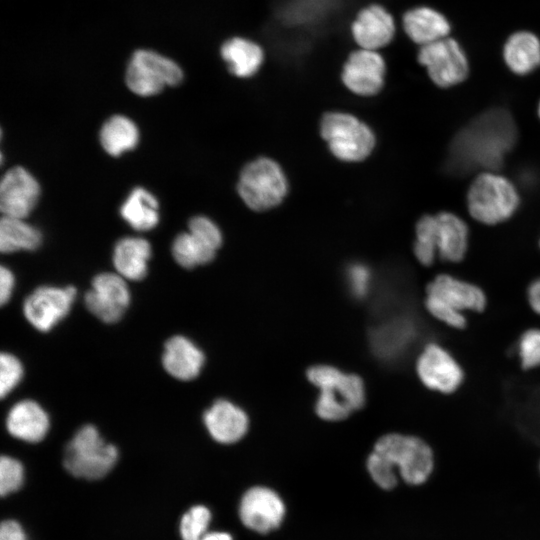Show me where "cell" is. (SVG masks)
I'll use <instances>...</instances> for the list:
<instances>
[{
    "label": "cell",
    "mask_w": 540,
    "mask_h": 540,
    "mask_svg": "<svg viewBox=\"0 0 540 540\" xmlns=\"http://www.w3.org/2000/svg\"><path fill=\"white\" fill-rule=\"evenodd\" d=\"M516 137V126L508 111L500 108L488 110L455 136L447 167L458 175L478 169L495 171L503 164Z\"/></svg>",
    "instance_id": "obj_1"
},
{
    "label": "cell",
    "mask_w": 540,
    "mask_h": 540,
    "mask_svg": "<svg viewBox=\"0 0 540 540\" xmlns=\"http://www.w3.org/2000/svg\"><path fill=\"white\" fill-rule=\"evenodd\" d=\"M307 377L319 389L315 409L325 420H342L365 402L364 384L357 375L343 373L328 365H317L308 370Z\"/></svg>",
    "instance_id": "obj_2"
},
{
    "label": "cell",
    "mask_w": 540,
    "mask_h": 540,
    "mask_svg": "<svg viewBox=\"0 0 540 540\" xmlns=\"http://www.w3.org/2000/svg\"><path fill=\"white\" fill-rule=\"evenodd\" d=\"M119 457L115 445L108 443L91 424L79 428L64 452V467L75 477L96 480L108 474Z\"/></svg>",
    "instance_id": "obj_3"
},
{
    "label": "cell",
    "mask_w": 540,
    "mask_h": 540,
    "mask_svg": "<svg viewBox=\"0 0 540 540\" xmlns=\"http://www.w3.org/2000/svg\"><path fill=\"white\" fill-rule=\"evenodd\" d=\"M520 198L514 184L495 171L481 172L467 193L470 215L484 224H497L510 218L519 206Z\"/></svg>",
    "instance_id": "obj_4"
},
{
    "label": "cell",
    "mask_w": 540,
    "mask_h": 540,
    "mask_svg": "<svg viewBox=\"0 0 540 540\" xmlns=\"http://www.w3.org/2000/svg\"><path fill=\"white\" fill-rule=\"evenodd\" d=\"M372 453L395 471L397 469L402 479L411 485L424 483L434 467L431 447L416 436L386 434L376 442Z\"/></svg>",
    "instance_id": "obj_5"
},
{
    "label": "cell",
    "mask_w": 540,
    "mask_h": 540,
    "mask_svg": "<svg viewBox=\"0 0 540 540\" xmlns=\"http://www.w3.org/2000/svg\"><path fill=\"white\" fill-rule=\"evenodd\" d=\"M238 192L248 207L264 211L282 201L287 192V181L276 162L260 158L242 170Z\"/></svg>",
    "instance_id": "obj_6"
},
{
    "label": "cell",
    "mask_w": 540,
    "mask_h": 540,
    "mask_svg": "<svg viewBox=\"0 0 540 540\" xmlns=\"http://www.w3.org/2000/svg\"><path fill=\"white\" fill-rule=\"evenodd\" d=\"M321 134L332 153L345 161L365 159L375 144L370 128L348 113H327L321 121Z\"/></svg>",
    "instance_id": "obj_7"
},
{
    "label": "cell",
    "mask_w": 540,
    "mask_h": 540,
    "mask_svg": "<svg viewBox=\"0 0 540 540\" xmlns=\"http://www.w3.org/2000/svg\"><path fill=\"white\" fill-rule=\"evenodd\" d=\"M182 80L183 71L177 63L144 49L134 52L125 75L127 87L143 97L157 95L166 86H177Z\"/></svg>",
    "instance_id": "obj_8"
},
{
    "label": "cell",
    "mask_w": 540,
    "mask_h": 540,
    "mask_svg": "<svg viewBox=\"0 0 540 540\" xmlns=\"http://www.w3.org/2000/svg\"><path fill=\"white\" fill-rule=\"evenodd\" d=\"M417 60L426 68L432 82L443 88L463 82L469 72L464 51L456 40L448 36L421 46Z\"/></svg>",
    "instance_id": "obj_9"
},
{
    "label": "cell",
    "mask_w": 540,
    "mask_h": 540,
    "mask_svg": "<svg viewBox=\"0 0 540 540\" xmlns=\"http://www.w3.org/2000/svg\"><path fill=\"white\" fill-rule=\"evenodd\" d=\"M74 286H40L23 303L26 320L38 331L49 332L70 312L76 299Z\"/></svg>",
    "instance_id": "obj_10"
},
{
    "label": "cell",
    "mask_w": 540,
    "mask_h": 540,
    "mask_svg": "<svg viewBox=\"0 0 540 540\" xmlns=\"http://www.w3.org/2000/svg\"><path fill=\"white\" fill-rule=\"evenodd\" d=\"M416 372L425 387L442 394L455 392L464 380L463 369L456 358L436 342L428 343L421 350Z\"/></svg>",
    "instance_id": "obj_11"
},
{
    "label": "cell",
    "mask_w": 540,
    "mask_h": 540,
    "mask_svg": "<svg viewBox=\"0 0 540 540\" xmlns=\"http://www.w3.org/2000/svg\"><path fill=\"white\" fill-rule=\"evenodd\" d=\"M131 300L126 279L118 273L97 274L90 289L84 296L86 308L104 323L119 321L125 314Z\"/></svg>",
    "instance_id": "obj_12"
},
{
    "label": "cell",
    "mask_w": 540,
    "mask_h": 540,
    "mask_svg": "<svg viewBox=\"0 0 540 540\" xmlns=\"http://www.w3.org/2000/svg\"><path fill=\"white\" fill-rule=\"evenodd\" d=\"M386 71V62L380 51L357 47L343 63L341 80L352 93L373 96L382 90Z\"/></svg>",
    "instance_id": "obj_13"
},
{
    "label": "cell",
    "mask_w": 540,
    "mask_h": 540,
    "mask_svg": "<svg viewBox=\"0 0 540 540\" xmlns=\"http://www.w3.org/2000/svg\"><path fill=\"white\" fill-rule=\"evenodd\" d=\"M40 193L39 182L27 169L12 167L4 174L0 184L3 216L24 219L36 207Z\"/></svg>",
    "instance_id": "obj_14"
},
{
    "label": "cell",
    "mask_w": 540,
    "mask_h": 540,
    "mask_svg": "<svg viewBox=\"0 0 540 540\" xmlns=\"http://www.w3.org/2000/svg\"><path fill=\"white\" fill-rule=\"evenodd\" d=\"M350 31L357 47L380 51L394 39L396 22L384 6L372 3L357 12Z\"/></svg>",
    "instance_id": "obj_15"
},
{
    "label": "cell",
    "mask_w": 540,
    "mask_h": 540,
    "mask_svg": "<svg viewBox=\"0 0 540 540\" xmlns=\"http://www.w3.org/2000/svg\"><path fill=\"white\" fill-rule=\"evenodd\" d=\"M285 507L281 498L266 487H253L242 497L239 515L243 524L259 533L277 528L283 520Z\"/></svg>",
    "instance_id": "obj_16"
},
{
    "label": "cell",
    "mask_w": 540,
    "mask_h": 540,
    "mask_svg": "<svg viewBox=\"0 0 540 540\" xmlns=\"http://www.w3.org/2000/svg\"><path fill=\"white\" fill-rule=\"evenodd\" d=\"M161 361L170 376L180 381H190L200 374L205 356L192 340L183 335H174L165 342Z\"/></svg>",
    "instance_id": "obj_17"
},
{
    "label": "cell",
    "mask_w": 540,
    "mask_h": 540,
    "mask_svg": "<svg viewBox=\"0 0 540 540\" xmlns=\"http://www.w3.org/2000/svg\"><path fill=\"white\" fill-rule=\"evenodd\" d=\"M5 425L14 438L27 443H38L48 434L50 418L39 403L25 399L10 408Z\"/></svg>",
    "instance_id": "obj_18"
},
{
    "label": "cell",
    "mask_w": 540,
    "mask_h": 540,
    "mask_svg": "<svg viewBox=\"0 0 540 540\" xmlns=\"http://www.w3.org/2000/svg\"><path fill=\"white\" fill-rule=\"evenodd\" d=\"M203 423L210 436L222 444L240 440L248 428L246 413L225 399L215 401L204 412Z\"/></svg>",
    "instance_id": "obj_19"
},
{
    "label": "cell",
    "mask_w": 540,
    "mask_h": 540,
    "mask_svg": "<svg viewBox=\"0 0 540 540\" xmlns=\"http://www.w3.org/2000/svg\"><path fill=\"white\" fill-rule=\"evenodd\" d=\"M426 294L440 298L463 313L480 312L487 304L486 295L480 287L448 274L436 276L427 285Z\"/></svg>",
    "instance_id": "obj_20"
},
{
    "label": "cell",
    "mask_w": 540,
    "mask_h": 540,
    "mask_svg": "<svg viewBox=\"0 0 540 540\" xmlns=\"http://www.w3.org/2000/svg\"><path fill=\"white\" fill-rule=\"evenodd\" d=\"M220 55L228 70L242 79L256 75L265 62L263 47L255 40L243 36L225 40L220 47Z\"/></svg>",
    "instance_id": "obj_21"
},
{
    "label": "cell",
    "mask_w": 540,
    "mask_h": 540,
    "mask_svg": "<svg viewBox=\"0 0 540 540\" xmlns=\"http://www.w3.org/2000/svg\"><path fill=\"white\" fill-rule=\"evenodd\" d=\"M402 27L408 38L420 47L445 38L450 32L446 17L428 6L407 10L402 17Z\"/></svg>",
    "instance_id": "obj_22"
},
{
    "label": "cell",
    "mask_w": 540,
    "mask_h": 540,
    "mask_svg": "<svg viewBox=\"0 0 540 540\" xmlns=\"http://www.w3.org/2000/svg\"><path fill=\"white\" fill-rule=\"evenodd\" d=\"M152 256L150 243L141 237H124L113 249V264L117 273L126 280H142L148 272Z\"/></svg>",
    "instance_id": "obj_23"
},
{
    "label": "cell",
    "mask_w": 540,
    "mask_h": 540,
    "mask_svg": "<svg viewBox=\"0 0 540 540\" xmlns=\"http://www.w3.org/2000/svg\"><path fill=\"white\" fill-rule=\"evenodd\" d=\"M437 220V252L447 262L461 261L468 248V227L457 215L441 212Z\"/></svg>",
    "instance_id": "obj_24"
},
{
    "label": "cell",
    "mask_w": 540,
    "mask_h": 540,
    "mask_svg": "<svg viewBox=\"0 0 540 540\" xmlns=\"http://www.w3.org/2000/svg\"><path fill=\"white\" fill-rule=\"evenodd\" d=\"M503 58L509 69L518 75H526L540 66V40L532 32L513 33L503 48Z\"/></svg>",
    "instance_id": "obj_25"
},
{
    "label": "cell",
    "mask_w": 540,
    "mask_h": 540,
    "mask_svg": "<svg viewBox=\"0 0 540 540\" xmlns=\"http://www.w3.org/2000/svg\"><path fill=\"white\" fill-rule=\"evenodd\" d=\"M120 215L136 231H149L159 223L157 198L143 187L134 188L120 206Z\"/></svg>",
    "instance_id": "obj_26"
},
{
    "label": "cell",
    "mask_w": 540,
    "mask_h": 540,
    "mask_svg": "<svg viewBox=\"0 0 540 540\" xmlns=\"http://www.w3.org/2000/svg\"><path fill=\"white\" fill-rule=\"evenodd\" d=\"M140 138L136 123L124 115L107 119L99 132V141L106 153L118 157L133 150Z\"/></svg>",
    "instance_id": "obj_27"
},
{
    "label": "cell",
    "mask_w": 540,
    "mask_h": 540,
    "mask_svg": "<svg viewBox=\"0 0 540 540\" xmlns=\"http://www.w3.org/2000/svg\"><path fill=\"white\" fill-rule=\"evenodd\" d=\"M41 231L22 218L3 216L0 222V249L3 253L34 251L41 246Z\"/></svg>",
    "instance_id": "obj_28"
},
{
    "label": "cell",
    "mask_w": 540,
    "mask_h": 540,
    "mask_svg": "<svg viewBox=\"0 0 540 540\" xmlns=\"http://www.w3.org/2000/svg\"><path fill=\"white\" fill-rule=\"evenodd\" d=\"M171 252L177 264L187 269L207 264L216 255V250L207 246L189 231L175 237Z\"/></svg>",
    "instance_id": "obj_29"
},
{
    "label": "cell",
    "mask_w": 540,
    "mask_h": 540,
    "mask_svg": "<svg viewBox=\"0 0 540 540\" xmlns=\"http://www.w3.org/2000/svg\"><path fill=\"white\" fill-rule=\"evenodd\" d=\"M414 253L423 265H431L434 262L438 255L436 215H425L417 222Z\"/></svg>",
    "instance_id": "obj_30"
},
{
    "label": "cell",
    "mask_w": 540,
    "mask_h": 540,
    "mask_svg": "<svg viewBox=\"0 0 540 540\" xmlns=\"http://www.w3.org/2000/svg\"><path fill=\"white\" fill-rule=\"evenodd\" d=\"M211 520L209 509L202 505L190 508L180 522V534L183 540H201Z\"/></svg>",
    "instance_id": "obj_31"
},
{
    "label": "cell",
    "mask_w": 540,
    "mask_h": 540,
    "mask_svg": "<svg viewBox=\"0 0 540 540\" xmlns=\"http://www.w3.org/2000/svg\"><path fill=\"white\" fill-rule=\"evenodd\" d=\"M424 304L427 312L433 318L448 327L462 329L467 324L465 313L450 306L434 295L426 294Z\"/></svg>",
    "instance_id": "obj_32"
},
{
    "label": "cell",
    "mask_w": 540,
    "mask_h": 540,
    "mask_svg": "<svg viewBox=\"0 0 540 540\" xmlns=\"http://www.w3.org/2000/svg\"><path fill=\"white\" fill-rule=\"evenodd\" d=\"M516 353L523 369L540 367V329L526 330L518 339Z\"/></svg>",
    "instance_id": "obj_33"
},
{
    "label": "cell",
    "mask_w": 540,
    "mask_h": 540,
    "mask_svg": "<svg viewBox=\"0 0 540 540\" xmlns=\"http://www.w3.org/2000/svg\"><path fill=\"white\" fill-rule=\"evenodd\" d=\"M24 368L15 355L3 352L0 357V395L5 398L21 382Z\"/></svg>",
    "instance_id": "obj_34"
},
{
    "label": "cell",
    "mask_w": 540,
    "mask_h": 540,
    "mask_svg": "<svg viewBox=\"0 0 540 540\" xmlns=\"http://www.w3.org/2000/svg\"><path fill=\"white\" fill-rule=\"evenodd\" d=\"M24 481V467L22 463L7 455L0 460V493L6 496L17 491Z\"/></svg>",
    "instance_id": "obj_35"
},
{
    "label": "cell",
    "mask_w": 540,
    "mask_h": 540,
    "mask_svg": "<svg viewBox=\"0 0 540 540\" xmlns=\"http://www.w3.org/2000/svg\"><path fill=\"white\" fill-rule=\"evenodd\" d=\"M189 232L210 248L217 250L222 244V234L218 226L205 216H195L188 223Z\"/></svg>",
    "instance_id": "obj_36"
},
{
    "label": "cell",
    "mask_w": 540,
    "mask_h": 540,
    "mask_svg": "<svg viewBox=\"0 0 540 540\" xmlns=\"http://www.w3.org/2000/svg\"><path fill=\"white\" fill-rule=\"evenodd\" d=\"M368 471L372 479L383 489H392L397 484L396 471L383 462L374 453H371L367 461Z\"/></svg>",
    "instance_id": "obj_37"
},
{
    "label": "cell",
    "mask_w": 540,
    "mask_h": 540,
    "mask_svg": "<svg viewBox=\"0 0 540 540\" xmlns=\"http://www.w3.org/2000/svg\"><path fill=\"white\" fill-rule=\"evenodd\" d=\"M348 281L353 295L358 298L364 297L370 284L368 268L361 264L351 266L348 271Z\"/></svg>",
    "instance_id": "obj_38"
},
{
    "label": "cell",
    "mask_w": 540,
    "mask_h": 540,
    "mask_svg": "<svg viewBox=\"0 0 540 540\" xmlns=\"http://www.w3.org/2000/svg\"><path fill=\"white\" fill-rule=\"evenodd\" d=\"M15 287V276L13 272L5 266L0 269V302L6 304L13 293Z\"/></svg>",
    "instance_id": "obj_39"
},
{
    "label": "cell",
    "mask_w": 540,
    "mask_h": 540,
    "mask_svg": "<svg viewBox=\"0 0 540 540\" xmlns=\"http://www.w3.org/2000/svg\"><path fill=\"white\" fill-rule=\"evenodd\" d=\"M0 540H27V538L19 523L6 520L1 524Z\"/></svg>",
    "instance_id": "obj_40"
},
{
    "label": "cell",
    "mask_w": 540,
    "mask_h": 540,
    "mask_svg": "<svg viewBox=\"0 0 540 540\" xmlns=\"http://www.w3.org/2000/svg\"><path fill=\"white\" fill-rule=\"evenodd\" d=\"M527 298L532 310L540 315V277L529 285Z\"/></svg>",
    "instance_id": "obj_41"
},
{
    "label": "cell",
    "mask_w": 540,
    "mask_h": 540,
    "mask_svg": "<svg viewBox=\"0 0 540 540\" xmlns=\"http://www.w3.org/2000/svg\"><path fill=\"white\" fill-rule=\"evenodd\" d=\"M201 540H232V537L224 532H211L206 533Z\"/></svg>",
    "instance_id": "obj_42"
},
{
    "label": "cell",
    "mask_w": 540,
    "mask_h": 540,
    "mask_svg": "<svg viewBox=\"0 0 540 540\" xmlns=\"http://www.w3.org/2000/svg\"><path fill=\"white\" fill-rule=\"evenodd\" d=\"M538 115L540 117V102H539V105H538Z\"/></svg>",
    "instance_id": "obj_43"
}]
</instances>
